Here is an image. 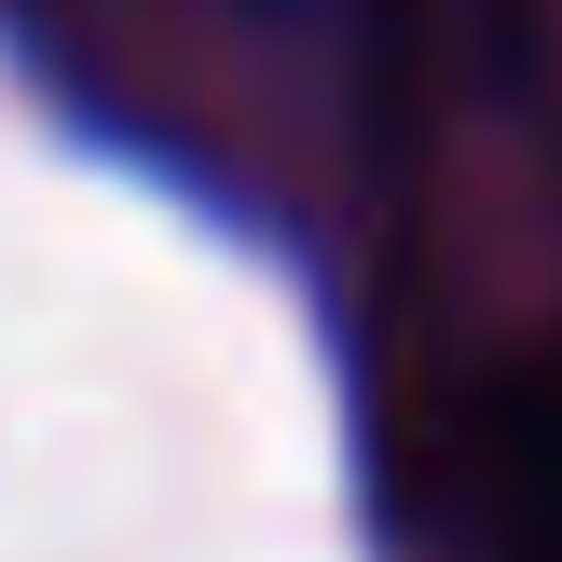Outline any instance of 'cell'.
Returning <instances> with one entry per match:
<instances>
[{
  "instance_id": "obj_1",
  "label": "cell",
  "mask_w": 562,
  "mask_h": 562,
  "mask_svg": "<svg viewBox=\"0 0 562 562\" xmlns=\"http://www.w3.org/2000/svg\"><path fill=\"white\" fill-rule=\"evenodd\" d=\"M481 521L494 562H562V357L481 398Z\"/></svg>"
}]
</instances>
